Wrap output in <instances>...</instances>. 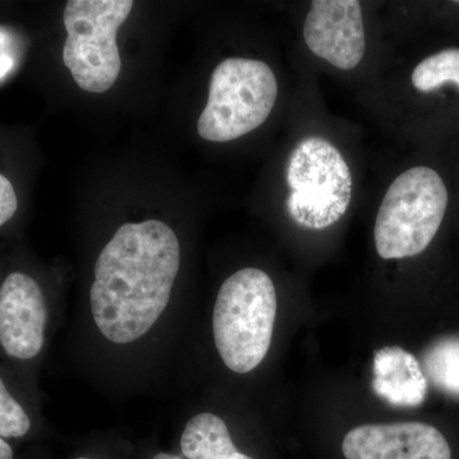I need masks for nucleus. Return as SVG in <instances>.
<instances>
[{
    "mask_svg": "<svg viewBox=\"0 0 459 459\" xmlns=\"http://www.w3.org/2000/svg\"><path fill=\"white\" fill-rule=\"evenodd\" d=\"M174 230L159 220L120 226L100 253L90 307L100 333L117 344L140 340L170 303L180 268Z\"/></svg>",
    "mask_w": 459,
    "mask_h": 459,
    "instance_id": "nucleus-1",
    "label": "nucleus"
},
{
    "mask_svg": "<svg viewBox=\"0 0 459 459\" xmlns=\"http://www.w3.org/2000/svg\"><path fill=\"white\" fill-rule=\"evenodd\" d=\"M276 314V289L264 271L244 268L222 283L214 304L213 337L230 370L250 373L264 360Z\"/></svg>",
    "mask_w": 459,
    "mask_h": 459,
    "instance_id": "nucleus-2",
    "label": "nucleus"
},
{
    "mask_svg": "<svg viewBox=\"0 0 459 459\" xmlns=\"http://www.w3.org/2000/svg\"><path fill=\"white\" fill-rule=\"evenodd\" d=\"M448 190L440 175L418 166L402 172L386 190L377 211L374 240L383 259L424 252L442 225Z\"/></svg>",
    "mask_w": 459,
    "mask_h": 459,
    "instance_id": "nucleus-3",
    "label": "nucleus"
},
{
    "mask_svg": "<svg viewBox=\"0 0 459 459\" xmlns=\"http://www.w3.org/2000/svg\"><path fill=\"white\" fill-rule=\"evenodd\" d=\"M279 84L261 60L229 57L214 69L198 120L204 141L230 142L259 128L276 104Z\"/></svg>",
    "mask_w": 459,
    "mask_h": 459,
    "instance_id": "nucleus-4",
    "label": "nucleus"
},
{
    "mask_svg": "<svg viewBox=\"0 0 459 459\" xmlns=\"http://www.w3.org/2000/svg\"><path fill=\"white\" fill-rule=\"evenodd\" d=\"M289 216L301 228L325 230L340 221L352 199V175L331 142L309 137L299 142L286 166Z\"/></svg>",
    "mask_w": 459,
    "mask_h": 459,
    "instance_id": "nucleus-5",
    "label": "nucleus"
},
{
    "mask_svg": "<svg viewBox=\"0 0 459 459\" xmlns=\"http://www.w3.org/2000/svg\"><path fill=\"white\" fill-rule=\"evenodd\" d=\"M133 5L131 0L66 3L63 21L68 36L63 62L81 89L104 93L117 82L122 69L117 33Z\"/></svg>",
    "mask_w": 459,
    "mask_h": 459,
    "instance_id": "nucleus-6",
    "label": "nucleus"
},
{
    "mask_svg": "<svg viewBox=\"0 0 459 459\" xmlns=\"http://www.w3.org/2000/svg\"><path fill=\"white\" fill-rule=\"evenodd\" d=\"M303 35L314 56L341 71H351L360 65L367 49L360 2L314 0Z\"/></svg>",
    "mask_w": 459,
    "mask_h": 459,
    "instance_id": "nucleus-7",
    "label": "nucleus"
},
{
    "mask_svg": "<svg viewBox=\"0 0 459 459\" xmlns=\"http://www.w3.org/2000/svg\"><path fill=\"white\" fill-rule=\"evenodd\" d=\"M48 307L41 287L29 274L13 272L0 286V346L9 358H38L45 343Z\"/></svg>",
    "mask_w": 459,
    "mask_h": 459,
    "instance_id": "nucleus-8",
    "label": "nucleus"
},
{
    "mask_svg": "<svg viewBox=\"0 0 459 459\" xmlns=\"http://www.w3.org/2000/svg\"><path fill=\"white\" fill-rule=\"evenodd\" d=\"M346 459H452L444 435L424 422L362 425L346 434Z\"/></svg>",
    "mask_w": 459,
    "mask_h": 459,
    "instance_id": "nucleus-9",
    "label": "nucleus"
},
{
    "mask_svg": "<svg viewBox=\"0 0 459 459\" xmlns=\"http://www.w3.org/2000/svg\"><path fill=\"white\" fill-rule=\"evenodd\" d=\"M373 389L392 406L418 407L424 402L428 380L412 353L386 346L374 355Z\"/></svg>",
    "mask_w": 459,
    "mask_h": 459,
    "instance_id": "nucleus-10",
    "label": "nucleus"
},
{
    "mask_svg": "<svg viewBox=\"0 0 459 459\" xmlns=\"http://www.w3.org/2000/svg\"><path fill=\"white\" fill-rule=\"evenodd\" d=\"M180 446L188 459H253L238 451L228 425L213 413H199L190 419L181 435Z\"/></svg>",
    "mask_w": 459,
    "mask_h": 459,
    "instance_id": "nucleus-11",
    "label": "nucleus"
},
{
    "mask_svg": "<svg viewBox=\"0 0 459 459\" xmlns=\"http://www.w3.org/2000/svg\"><path fill=\"white\" fill-rule=\"evenodd\" d=\"M425 370L437 388L459 397V338H446L425 353Z\"/></svg>",
    "mask_w": 459,
    "mask_h": 459,
    "instance_id": "nucleus-12",
    "label": "nucleus"
},
{
    "mask_svg": "<svg viewBox=\"0 0 459 459\" xmlns=\"http://www.w3.org/2000/svg\"><path fill=\"white\" fill-rule=\"evenodd\" d=\"M411 82L422 93L433 92L446 83L459 89V49H446L428 56L413 69Z\"/></svg>",
    "mask_w": 459,
    "mask_h": 459,
    "instance_id": "nucleus-13",
    "label": "nucleus"
},
{
    "mask_svg": "<svg viewBox=\"0 0 459 459\" xmlns=\"http://www.w3.org/2000/svg\"><path fill=\"white\" fill-rule=\"evenodd\" d=\"M31 429V419L25 407L9 392L0 377V437L17 439L25 437Z\"/></svg>",
    "mask_w": 459,
    "mask_h": 459,
    "instance_id": "nucleus-14",
    "label": "nucleus"
},
{
    "mask_svg": "<svg viewBox=\"0 0 459 459\" xmlns=\"http://www.w3.org/2000/svg\"><path fill=\"white\" fill-rule=\"evenodd\" d=\"M18 207L16 190L11 181L0 174V226L7 223Z\"/></svg>",
    "mask_w": 459,
    "mask_h": 459,
    "instance_id": "nucleus-15",
    "label": "nucleus"
},
{
    "mask_svg": "<svg viewBox=\"0 0 459 459\" xmlns=\"http://www.w3.org/2000/svg\"><path fill=\"white\" fill-rule=\"evenodd\" d=\"M12 68H13V59H12L11 56H4V54H3V56H0V78L8 74Z\"/></svg>",
    "mask_w": 459,
    "mask_h": 459,
    "instance_id": "nucleus-16",
    "label": "nucleus"
},
{
    "mask_svg": "<svg viewBox=\"0 0 459 459\" xmlns=\"http://www.w3.org/2000/svg\"><path fill=\"white\" fill-rule=\"evenodd\" d=\"M13 449L4 437H0V459H13Z\"/></svg>",
    "mask_w": 459,
    "mask_h": 459,
    "instance_id": "nucleus-17",
    "label": "nucleus"
},
{
    "mask_svg": "<svg viewBox=\"0 0 459 459\" xmlns=\"http://www.w3.org/2000/svg\"><path fill=\"white\" fill-rule=\"evenodd\" d=\"M152 459H183V458H180L179 455H170V453L162 452V453H157L155 457H153Z\"/></svg>",
    "mask_w": 459,
    "mask_h": 459,
    "instance_id": "nucleus-18",
    "label": "nucleus"
},
{
    "mask_svg": "<svg viewBox=\"0 0 459 459\" xmlns=\"http://www.w3.org/2000/svg\"><path fill=\"white\" fill-rule=\"evenodd\" d=\"M3 41H4V35H0V48H2Z\"/></svg>",
    "mask_w": 459,
    "mask_h": 459,
    "instance_id": "nucleus-19",
    "label": "nucleus"
},
{
    "mask_svg": "<svg viewBox=\"0 0 459 459\" xmlns=\"http://www.w3.org/2000/svg\"><path fill=\"white\" fill-rule=\"evenodd\" d=\"M75 459H91V458H87V457H80V458H75Z\"/></svg>",
    "mask_w": 459,
    "mask_h": 459,
    "instance_id": "nucleus-20",
    "label": "nucleus"
},
{
    "mask_svg": "<svg viewBox=\"0 0 459 459\" xmlns=\"http://www.w3.org/2000/svg\"><path fill=\"white\" fill-rule=\"evenodd\" d=\"M455 4H459V0H458V2H455Z\"/></svg>",
    "mask_w": 459,
    "mask_h": 459,
    "instance_id": "nucleus-21",
    "label": "nucleus"
}]
</instances>
